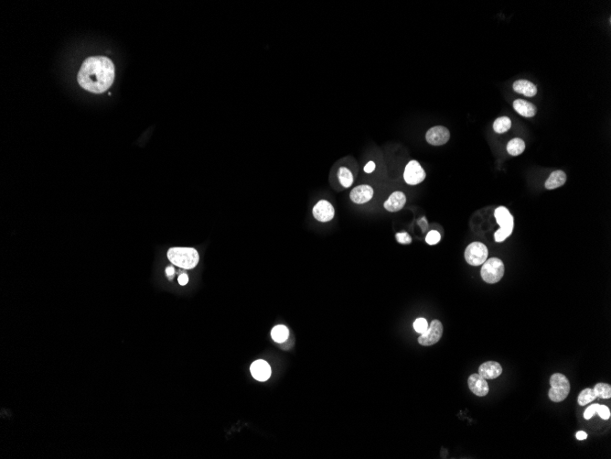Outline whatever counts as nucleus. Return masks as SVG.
<instances>
[{
  "mask_svg": "<svg viewBox=\"0 0 611 459\" xmlns=\"http://www.w3.org/2000/svg\"><path fill=\"white\" fill-rule=\"evenodd\" d=\"M598 398L595 394L593 389H585L583 390L580 394L578 395V404L580 406H585L590 403L591 401H593L594 399Z\"/></svg>",
  "mask_w": 611,
  "mask_h": 459,
  "instance_id": "nucleus-23",
  "label": "nucleus"
},
{
  "mask_svg": "<svg viewBox=\"0 0 611 459\" xmlns=\"http://www.w3.org/2000/svg\"><path fill=\"white\" fill-rule=\"evenodd\" d=\"M494 215L500 228L513 229V217L506 207L500 206L495 210Z\"/></svg>",
  "mask_w": 611,
  "mask_h": 459,
  "instance_id": "nucleus-16",
  "label": "nucleus"
},
{
  "mask_svg": "<svg viewBox=\"0 0 611 459\" xmlns=\"http://www.w3.org/2000/svg\"><path fill=\"white\" fill-rule=\"evenodd\" d=\"M440 239H441V236L439 232L436 230H432L427 234L426 241L428 245H436L439 243Z\"/></svg>",
  "mask_w": 611,
  "mask_h": 459,
  "instance_id": "nucleus-27",
  "label": "nucleus"
},
{
  "mask_svg": "<svg viewBox=\"0 0 611 459\" xmlns=\"http://www.w3.org/2000/svg\"><path fill=\"white\" fill-rule=\"evenodd\" d=\"M167 258L173 265L185 269L195 268L199 263V254L191 248H172L167 251Z\"/></svg>",
  "mask_w": 611,
  "mask_h": 459,
  "instance_id": "nucleus-2",
  "label": "nucleus"
},
{
  "mask_svg": "<svg viewBox=\"0 0 611 459\" xmlns=\"http://www.w3.org/2000/svg\"><path fill=\"white\" fill-rule=\"evenodd\" d=\"M80 86L94 94H102L111 87L114 80L113 62L106 56H93L84 61L77 76Z\"/></svg>",
  "mask_w": 611,
  "mask_h": 459,
  "instance_id": "nucleus-1",
  "label": "nucleus"
},
{
  "mask_svg": "<svg viewBox=\"0 0 611 459\" xmlns=\"http://www.w3.org/2000/svg\"><path fill=\"white\" fill-rule=\"evenodd\" d=\"M566 182V174L563 171H555L553 172L549 178L546 180V188L548 190H553V189H556L558 187H561L565 184Z\"/></svg>",
  "mask_w": 611,
  "mask_h": 459,
  "instance_id": "nucleus-18",
  "label": "nucleus"
},
{
  "mask_svg": "<svg viewBox=\"0 0 611 459\" xmlns=\"http://www.w3.org/2000/svg\"><path fill=\"white\" fill-rule=\"evenodd\" d=\"M597 413H599V415L603 420H608V419H610V417H611V411L606 405H599L598 410H597Z\"/></svg>",
  "mask_w": 611,
  "mask_h": 459,
  "instance_id": "nucleus-29",
  "label": "nucleus"
},
{
  "mask_svg": "<svg viewBox=\"0 0 611 459\" xmlns=\"http://www.w3.org/2000/svg\"><path fill=\"white\" fill-rule=\"evenodd\" d=\"M338 181L345 188H349L353 184L352 173L348 168H339L338 173Z\"/></svg>",
  "mask_w": 611,
  "mask_h": 459,
  "instance_id": "nucleus-22",
  "label": "nucleus"
},
{
  "mask_svg": "<svg viewBox=\"0 0 611 459\" xmlns=\"http://www.w3.org/2000/svg\"><path fill=\"white\" fill-rule=\"evenodd\" d=\"M525 149V142L520 137L510 139L507 145V151L511 156L521 155Z\"/></svg>",
  "mask_w": 611,
  "mask_h": 459,
  "instance_id": "nucleus-19",
  "label": "nucleus"
},
{
  "mask_svg": "<svg viewBox=\"0 0 611 459\" xmlns=\"http://www.w3.org/2000/svg\"><path fill=\"white\" fill-rule=\"evenodd\" d=\"M551 389L549 390V398L555 402H560L566 399L570 393L568 379L561 373H555L550 379Z\"/></svg>",
  "mask_w": 611,
  "mask_h": 459,
  "instance_id": "nucleus-3",
  "label": "nucleus"
},
{
  "mask_svg": "<svg viewBox=\"0 0 611 459\" xmlns=\"http://www.w3.org/2000/svg\"><path fill=\"white\" fill-rule=\"evenodd\" d=\"M598 407H599V404H592V405L589 406L588 408H587V410L585 411V412H584V418L586 420H589V419L593 417L594 415L597 413Z\"/></svg>",
  "mask_w": 611,
  "mask_h": 459,
  "instance_id": "nucleus-30",
  "label": "nucleus"
},
{
  "mask_svg": "<svg viewBox=\"0 0 611 459\" xmlns=\"http://www.w3.org/2000/svg\"><path fill=\"white\" fill-rule=\"evenodd\" d=\"M597 397L601 399H610L611 397V387L610 384L598 383L593 389Z\"/></svg>",
  "mask_w": 611,
  "mask_h": 459,
  "instance_id": "nucleus-24",
  "label": "nucleus"
},
{
  "mask_svg": "<svg viewBox=\"0 0 611 459\" xmlns=\"http://www.w3.org/2000/svg\"><path fill=\"white\" fill-rule=\"evenodd\" d=\"M502 373V368L500 364L495 361H488L481 364L479 369V374L484 378L485 380H493L498 378Z\"/></svg>",
  "mask_w": 611,
  "mask_h": 459,
  "instance_id": "nucleus-13",
  "label": "nucleus"
},
{
  "mask_svg": "<svg viewBox=\"0 0 611 459\" xmlns=\"http://www.w3.org/2000/svg\"><path fill=\"white\" fill-rule=\"evenodd\" d=\"M512 88L516 93L522 94L527 97H533L537 94V87L535 86V84L523 79L516 81L512 85Z\"/></svg>",
  "mask_w": 611,
  "mask_h": 459,
  "instance_id": "nucleus-17",
  "label": "nucleus"
},
{
  "mask_svg": "<svg viewBox=\"0 0 611 459\" xmlns=\"http://www.w3.org/2000/svg\"><path fill=\"white\" fill-rule=\"evenodd\" d=\"M511 128V120L508 117H500L494 121L493 130L498 134L508 131Z\"/></svg>",
  "mask_w": 611,
  "mask_h": 459,
  "instance_id": "nucleus-21",
  "label": "nucleus"
},
{
  "mask_svg": "<svg viewBox=\"0 0 611 459\" xmlns=\"http://www.w3.org/2000/svg\"><path fill=\"white\" fill-rule=\"evenodd\" d=\"M513 108L517 113L525 118H533L537 113V108L534 104L522 99H517L513 102Z\"/></svg>",
  "mask_w": 611,
  "mask_h": 459,
  "instance_id": "nucleus-15",
  "label": "nucleus"
},
{
  "mask_svg": "<svg viewBox=\"0 0 611 459\" xmlns=\"http://www.w3.org/2000/svg\"><path fill=\"white\" fill-rule=\"evenodd\" d=\"M450 138V132L442 126H436L428 130L426 134L427 142L434 146H441L446 143Z\"/></svg>",
  "mask_w": 611,
  "mask_h": 459,
  "instance_id": "nucleus-8",
  "label": "nucleus"
},
{
  "mask_svg": "<svg viewBox=\"0 0 611 459\" xmlns=\"http://www.w3.org/2000/svg\"><path fill=\"white\" fill-rule=\"evenodd\" d=\"M350 197L353 203H368L374 197V189L370 185H359L351 190Z\"/></svg>",
  "mask_w": 611,
  "mask_h": 459,
  "instance_id": "nucleus-11",
  "label": "nucleus"
},
{
  "mask_svg": "<svg viewBox=\"0 0 611 459\" xmlns=\"http://www.w3.org/2000/svg\"><path fill=\"white\" fill-rule=\"evenodd\" d=\"M468 384H469V390L471 391V393L479 397H484L489 393V390H490L489 384L486 382V380L482 378L480 374L470 375L469 381H468Z\"/></svg>",
  "mask_w": 611,
  "mask_h": 459,
  "instance_id": "nucleus-10",
  "label": "nucleus"
},
{
  "mask_svg": "<svg viewBox=\"0 0 611 459\" xmlns=\"http://www.w3.org/2000/svg\"><path fill=\"white\" fill-rule=\"evenodd\" d=\"M512 230L513 229H510V228H500V229H498V231L495 233V235H494L495 241L496 242H502V241H504L505 239L511 235Z\"/></svg>",
  "mask_w": 611,
  "mask_h": 459,
  "instance_id": "nucleus-25",
  "label": "nucleus"
},
{
  "mask_svg": "<svg viewBox=\"0 0 611 459\" xmlns=\"http://www.w3.org/2000/svg\"><path fill=\"white\" fill-rule=\"evenodd\" d=\"M406 203V197L402 192H394L385 203V208L389 212H397L403 208Z\"/></svg>",
  "mask_w": 611,
  "mask_h": 459,
  "instance_id": "nucleus-14",
  "label": "nucleus"
},
{
  "mask_svg": "<svg viewBox=\"0 0 611 459\" xmlns=\"http://www.w3.org/2000/svg\"><path fill=\"white\" fill-rule=\"evenodd\" d=\"M313 215L315 218L320 222H329L334 217L335 210L333 204L326 200H321L313 208Z\"/></svg>",
  "mask_w": 611,
  "mask_h": 459,
  "instance_id": "nucleus-9",
  "label": "nucleus"
},
{
  "mask_svg": "<svg viewBox=\"0 0 611 459\" xmlns=\"http://www.w3.org/2000/svg\"><path fill=\"white\" fill-rule=\"evenodd\" d=\"M178 283H179L180 285L184 286V285H186V284L189 282V277H188V275L186 274V273H182V274H180L178 276Z\"/></svg>",
  "mask_w": 611,
  "mask_h": 459,
  "instance_id": "nucleus-31",
  "label": "nucleus"
},
{
  "mask_svg": "<svg viewBox=\"0 0 611 459\" xmlns=\"http://www.w3.org/2000/svg\"><path fill=\"white\" fill-rule=\"evenodd\" d=\"M252 376L258 382H267L271 376V368L265 360H256L251 365Z\"/></svg>",
  "mask_w": 611,
  "mask_h": 459,
  "instance_id": "nucleus-12",
  "label": "nucleus"
},
{
  "mask_svg": "<svg viewBox=\"0 0 611 459\" xmlns=\"http://www.w3.org/2000/svg\"><path fill=\"white\" fill-rule=\"evenodd\" d=\"M175 272H176L175 268H173V267H167L166 268L167 277L170 280H172L173 277L175 276Z\"/></svg>",
  "mask_w": 611,
  "mask_h": 459,
  "instance_id": "nucleus-33",
  "label": "nucleus"
},
{
  "mask_svg": "<svg viewBox=\"0 0 611 459\" xmlns=\"http://www.w3.org/2000/svg\"><path fill=\"white\" fill-rule=\"evenodd\" d=\"M443 334V326L439 320H433L427 331L418 337V343L424 346H432L439 342Z\"/></svg>",
  "mask_w": 611,
  "mask_h": 459,
  "instance_id": "nucleus-6",
  "label": "nucleus"
},
{
  "mask_svg": "<svg viewBox=\"0 0 611 459\" xmlns=\"http://www.w3.org/2000/svg\"><path fill=\"white\" fill-rule=\"evenodd\" d=\"M576 439H578V440H585V439L588 438V435L584 431H579V432L576 433Z\"/></svg>",
  "mask_w": 611,
  "mask_h": 459,
  "instance_id": "nucleus-34",
  "label": "nucleus"
},
{
  "mask_svg": "<svg viewBox=\"0 0 611 459\" xmlns=\"http://www.w3.org/2000/svg\"><path fill=\"white\" fill-rule=\"evenodd\" d=\"M395 238H396L398 243H400V244L408 245L412 242V238L410 237L408 233H397L395 235Z\"/></svg>",
  "mask_w": 611,
  "mask_h": 459,
  "instance_id": "nucleus-28",
  "label": "nucleus"
},
{
  "mask_svg": "<svg viewBox=\"0 0 611 459\" xmlns=\"http://www.w3.org/2000/svg\"><path fill=\"white\" fill-rule=\"evenodd\" d=\"M489 251L486 246L481 242H473L465 251V259L471 266H480L488 259Z\"/></svg>",
  "mask_w": 611,
  "mask_h": 459,
  "instance_id": "nucleus-5",
  "label": "nucleus"
},
{
  "mask_svg": "<svg viewBox=\"0 0 611 459\" xmlns=\"http://www.w3.org/2000/svg\"><path fill=\"white\" fill-rule=\"evenodd\" d=\"M271 336L277 343H284L289 336V330L285 326H276L271 331Z\"/></svg>",
  "mask_w": 611,
  "mask_h": 459,
  "instance_id": "nucleus-20",
  "label": "nucleus"
},
{
  "mask_svg": "<svg viewBox=\"0 0 611 459\" xmlns=\"http://www.w3.org/2000/svg\"><path fill=\"white\" fill-rule=\"evenodd\" d=\"M428 323L425 318H417L414 323V328L415 331L419 334H424L428 328Z\"/></svg>",
  "mask_w": 611,
  "mask_h": 459,
  "instance_id": "nucleus-26",
  "label": "nucleus"
},
{
  "mask_svg": "<svg viewBox=\"0 0 611 459\" xmlns=\"http://www.w3.org/2000/svg\"><path fill=\"white\" fill-rule=\"evenodd\" d=\"M404 179L407 185H419L424 180L426 179V172L424 171V169L422 168L418 161H409L407 165L405 166Z\"/></svg>",
  "mask_w": 611,
  "mask_h": 459,
  "instance_id": "nucleus-7",
  "label": "nucleus"
},
{
  "mask_svg": "<svg viewBox=\"0 0 611 459\" xmlns=\"http://www.w3.org/2000/svg\"><path fill=\"white\" fill-rule=\"evenodd\" d=\"M374 169H375V163H374V161H369L368 163L364 167V172L367 173H373Z\"/></svg>",
  "mask_w": 611,
  "mask_h": 459,
  "instance_id": "nucleus-32",
  "label": "nucleus"
},
{
  "mask_svg": "<svg viewBox=\"0 0 611 459\" xmlns=\"http://www.w3.org/2000/svg\"><path fill=\"white\" fill-rule=\"evenodd\" d=\"M504 264L498 258H492L483 263L481 278L487 283H497L504 275Z\"/></svg>",
  "mask_w": 611,
  "mask_h": 459,
  "instance_id": "nucleus-4",
  "label": "nucleus"
}]
</instances>
